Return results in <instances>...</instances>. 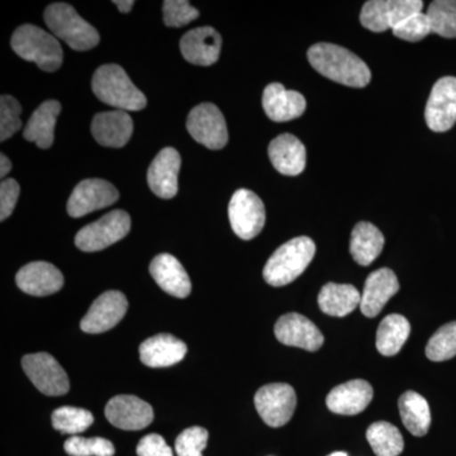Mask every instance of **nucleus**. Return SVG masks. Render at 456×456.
<instances>
[{"instance_id":"f257e3e1","label":"nucleus","mask_w":456,"mask_h":456,"mask_svg":"<svg viewBox=\"0 0 456 456\" xmlns=\"http://www.w3.org/2000/svg\"><path fill=\"white\" fill-rule=\"evenodd\" d=\"M308 61L327 79L353 88H364L371 79L368 65L344 47L316 44L308 50Z\"/></svg>"},{"instance_id":"f03ea898","label":"nucleus","mask_w":456,"mask_h":456,"mask_svg":"<svg viewBox=\"0 0 456 456\" xmlns=\"http://www.w3.org/2000/svg\"><path fill=\"white\" fill-rule=\"evenodd\" d=\"M316 245L307 236L285 242L269 257L263 277L272 287H284L301 277L314 260Z\"/></svg>"},{"instance_id":"7ed1b4c3","label":"nucleus","mask_w":456,"mask_h":456,"mask_svg":"<svg viewBox=\"0 0 456 456\" xmlns=\"http://www.w3.org/2000/svg\"><path fill=\"white\" fill-rule=\"evenodd\" d=\"M92 88L99 101L118 110H141L147 104L145 94L119 65L101 66L93 77Z\"/></svg>"},{"instance_id":"20e7f679","label":"nucleus","mask_w":456,"mask_h":456,"mask_svg":"<svg viewBox=\"0 0 456 456\" xmlns=\"http://www.w3.org/2000/svg\"><path fill=\"white\" fill-rule=\"evenodd\" d=\"M12 49L18 56L35 62L41 70L53 73L62 65L64 53L59 41L40 27L23 25L12 37Z\"/></svg>"},{"instance_id":"39448f33","label":"nucleus","mask_w":456,"mask_h":456,"mask_svg":"<svg viewBox=\"0 0 456 456\" xmlns=\"http://www.w3.org/2000/svg\"><path fill=\"white\" fill-rule=\"evenodd\" d=\"M44 20L51 32L75 51L92 50L99 44L97 29L84 20L70 4L53 3L45 11Z\"/></svg>"},{"instance_id":"423d86ee","label":"nucleus","mask_w":456,"mask_h":456,"mask_svg":"<svg viewBox=\"0 0 456 456\" xmlns=\"http://www.w3.org/2000/svg\"><path fill=\"white\" fill-rule=\"evenodd\" d=\"M130 230V215L118 209L83 227L75 236V245L84 253H95L121 241L128 235Z\"/></svg>"},{"instance_id":"0eeeda50","label":"nucleus","mask_w":456,"mask_h":456,"mask_svg":"<svg viewBox=\"0 0 456 456\" xmlns=\"http://www.w3.org/2000/svg\"><path fill=\"white\" fill-rule=\"evenodd\" d=\"M228 218L233 232L240 239L253 240L265 224V207L254 191L239 189L228 204Z\"/></svg>"},{"instance_id":"6e6552de","label":"nucleus","mask_w":456,"mask_h":456,"mask_svg":"<svg viewBox=\"0 0 456 456\" xmlns=\"http://www.w3.org/2000/svg\"><path fill=\"white\" fill-rule=\"evenodd\" d=\"M255 407L263 421L270 428H281L293 417L297 395L287 383H273L261 387L254 398Z\"/></svg>"},{"instance_id":"1a4fd4ad","label":"nucleus","mask_w":456,"mask_h":456,"mask_svg":"<svg viewBox=\"0 0 456 456\" xmlns=\"http://www.w3.org/2000/svg\"><path fill=\"white\" fill-rule=\"evenodd\" d=\"M424 8L421 0H369L360 13V22L373 32L395 28L398 23Z\"/></svg>"},{"instance_id":"9d476101","label":"nucleus","mask_w":456,"mask_h":456,"mask_svg":"<svg viewBox=\"0 0 456 456\" xmlns=\"http://www.w3.org/2000/svg\"><path fill=\"white\" fill-rule=\"evenodd\" d=\"M22 367L33 386L44 395H64L70 389L68 374L50 354H29L22 359Z\"/></svg>"},{"instance_id":"9b49d317","label":"nucleus","mask_w":456,"mask_h":456,"mask_svg":"<svg viewBox=\"0 0 456 456\" xmlns=\"http://www.w3.org/2000/svg\"><path fill=\"white\" fill-rule=\"evenodd\" d=\"M187 128L200 145L221 150L227 145L228 131L224 114L212 103L194 107L188 116Z\"/></svg>"},{"instance_id":"f8f14e48","label":"nucleus","mask_w":456,"mask_h":456,"mask_svg":"<svg viewBox=\"0 0 456 456\" xmlns=\"http://www.w3.org/2000/svg\"><path fill=\"white\" fill-rule=\"evenodd\" d=\"M118 200V191L107 180H83L75 187L69 198L68 213L73 218H80L98 209L112 206Z\"/></svg>"},{"instance_id":"ddd939ff","label":"nucleus","mask_w":456,"mask_h":456,"mask_svg":"<svg viewBox=\"0 0 456 456\" xmlns=\"http://www.w3.org/2000/svg\"><path fill=\"white\" fill-rule=\"evenodd\" d=\"M128 302L125 294L118 290H108L102 294L83 317L80 329L86 334H103L121 322L127 314Z\"/></svg>"},{"instance_id":"4468645a","label":"nucleus","mask_w":456,"mask_h":456,"mask_svg":"<svg viewBox=\"0 0 456 456\" xmlns=\"http://www.w3.org/2000/svg\"><path fill=\"white\" fill-rule=\"evenodd\" d=\"M425 119L434 132H446L456 123V77H441L431 90Z\"/></svg>"},{"instance_id":"2eb2a0df","label":"nucleus","mask_w":456,"mask_h":456,"mask_svg":"<svg viewBox=\"0 0 456 456\" xmlns=\"http://www.w3.org/2000/svg\"><path fill=\"white\" fill-rule=\"evenodd\" d=\"M106 417L114 428L139 431L151 425L154 411L147 402L134 395H117L106 407Z\"/></svg>"},{"instance_id":"dca6fc26","label":"nucleus","mask_w":456,"mask_h":456,"mask_svg":"<svg viewBox=\"0 0 456 456\" xmlns=\"http://www.w3.org/2000/svg\"><path fill=\"white\" fill-rule=\"evenodd\" d=\"M274 334L281 344L312 353L320 350L325 341L318 327L299 314H287L279 318L275 323Z\"/></svg>"},{"instance_id":"f3484780","label":"nucleus","mask_w":456,"mask_h":456,"mask_svg":"<svg viewBox=\"0 0 456 456\" xmlns=\"http://www.w3.org/2000/svg\"><path fill=\"white\" fill-rule=\"evenodd\" d=\"M180 165L182 158L173 147H165L156 155L147 171V183L152 193L163 200H171L178 194Z\"/></svg>"},{"instance_id":"a211bd4d","label":"nucleus","mask_w":456,"mask_h":456,"mask_svg":"<svg viewBox=\"0 0 456 456\" xmlns=\"http://www.w3.org/2000/svg\"><path fill=\"white\" fill-rule=\"evenodd\" d=\"M222 38L212 27L191 29L180 40V51L193 65L211 66L220 59Z\"/></svg>"},{"instance_id":"6ab92c4d","label":"nucleus","mask_w":456,"mask_h":456,"mask_svg":"<svg viewBox=\"0 0 456 456\" xmlns=\"http://www.w3.org/2000/svg\"><path fill=\"white\" fill-rule=\"evenodd\" d=\"M16 283L22 292L45 297L57 293L64 287V275L53 264L35 261L18 272Z\"/></svg>"},{"instance_id":"aec40b11","label":"nucleus","mask_w":456,"mask_h":456,"mask_svg":"<svg viewBox=\"0 0 456 456\" xmlns=\"http://www.w3.org/2000/svg\"><path fill=\"white\" fill-rule=\"evenodd\" d=\"M373 387L362 379L340 384L329 393L326 404L336 415L354 416L362 412L373 399Z\"/></svg>"},{"instance_id":"412c9836","label":"nucleus","mask_w":456,"mask_h":456,"mask_svg":"<svg viewBox=\"0 0 456 456\" xmlns=\"http://www.w3.org/2000/svg\"><path fill=\"white\" fill-rule=\"evenodd\" d=\"M398 290L399 281L395 272L388 268L375 270L365 281L360 310L364 316L377 317Z\"/></svg>"},{"instance_id":"4be33fe9","label":"nucleus","mask_w":456,"mask_h":456,"mask_svg":"<svg viewBox=\"0 0 456 456\" xmlns=\"http://www.w3.org/2000/svg\"><path fill=\"white\" fill-rule=\"evenodd\" d=\"M134 132V121L125 110L95 114L92 134L99 145L119 149L127 145Z\"/></svg>"},{"instance_id":"5701e85b","label":"nucleus","mask_w":456,"mask_h":456,"mask_svg":"<svg viewBox=\"0 0 456 456\" xmlns=\"http://www.w3.org/2000/svg\"><path fill=\"white\" fill-rule=\"evenodd\" d=\"M263 107L266 116L274 122H287L305 113V99L296 90H287L281 84H269L264 90Z\"/></svg>"},{"instance_id":"b1692460","label":"nucleus","mask_w":456,"mask_h":456,"mask_svg":"<svg viewBox=\"0 0 456 456\" xmlns=\"http://www.w3.org/2000/svg\"><path fill=\"white\" fill-rule=\"evenodd\" d=\"M150 274L164 292L176 298H187L191 292L188 273L173 255H158L150 264Z\"/></svg>"},{"instance_id":"393cba45","label":"nucleus","mask_w":456,"mask_h":456,"mask_svg":"<svg viewBox=\"0 0 456 456\" xmlns=\"http://www.w3.org/2000/svg\"><path fill=\"white\" fill-rule=\"evenodd\" d=\"M187 353V345L169 334L147 338L140 346L141 362L149 368H167L178 364Z\"/></svg>"},{"instance_id":"a878e982","label":"nucleus","mask_w":456,"mask_h":456,"mask_svg":"<svg viewBox=\"0 0 456 456\" xmlns=\"http://www.w3.org/2000/svg\"><path fill=\"white\" fill-rule=\"evenodd\" d=\"M269 158L279 173L297 176L303 173L307 161V152L301 141L289 134L275 137L269 145Z\"/></svg>"},{"instance_id":"bb28decb","label":"nucleus","mask_w":456,"mask_h":456,"mask_svg":"<svg viewBox=\"0 0 456 456\" xmlns=\"http://www.w3.org/2000/svg\"><path fill=\"white\" fill-rule=\"evenodd\" d=\"M60 112V102H44L27 123L23 137L29 142H35L42 150L50 149L55 140L56 121Z\"/></svg>"},{"instance_id":"cd10ccee","label":"nucleus","mask_w":456,"mask_h":456,"mask_svg":"<svg viewBox=\"0 0 456 456\" xmlns=\"http://www.w3.org/2000/svg\"><path fill=\"white\" fill-rule=\"evenodd\" d=\"M362 294L354 285L327 283L318 294V305L331 317H345L360 307Z\"/></svg>"},{"instance_id":"c85d7f7f","label":"nucleus","mask_w":456,"mask_h":456,"mask_svg":"<svg viewBox=\"0 0 456 456\" xmlns=\"http://www.w3.org/2000/svg\"><path fill=\"white\" fill-rule=\"evenodd\" d=\"M383 246V233L370 222H359L354 227L350 240V254L359 265H370L382 254Z\"/></svg>"},{"instance_id":"c756f323","label":"nucleus","mask_w":456,"mask_h":456,"mask_svg":"<svg viewBox=\"0 0 456 456\" xmlns=\"http://www.w3.org/2000/svg\"><path fill=\"white\" fill-rule=\"evenodd\" d=\"M402 422L413 436L428 435L431 426V411L428 401L421 395L408 391L398 401Z\"/></svg>"},{"instance_id":"7c9ffc66","label":"nucleus","mask_w":456,"mask_h":456,"mask_svg":"<svg viewBox=\"0 0 456 456\" xmlns=\"http://www.w3.org/2000/svg\"><path fill=\"white\" fill-rule=\"evenodd\" d=\"M411 334V325L402 314H389L378 327L377 349L384 356H395L406 344Z\"/></svg>"},{"instance_id":"2f4dec72","label":"nucleus","mask_w":456,"mask_h":456,"mask_svg":"<svg viewBox=\"0 0 456 456\" xmlns=\"http://www.w3.org/2000/svg\"><path fill=\"white\" fill-rule=\"evenodd\" d=\"M367 439L377 456H398L404 449L401 431L389 422H374L369 426Z\"/></svg>"},{"instance_id":"473e14b6","label":"nucleus","mask_w":456,"mask_h":456,"mask_svg":"<svg viewBox=\"0 0 456 456\" xmlns=\"http://www.w3.org/2000/svg\"><path fill=\"white\" fill-rule=\"evenodd\" d=\"M431 31L445 38L456 37V2L455 0H436L428 9Z\"/></svg>"},{"instance_id":"72a5a7b5","label":"nucleus","mask_w":456,"mask_h":456,"mask_svg":"<svg viewBox=\"0 0 456 456\" xmlns=\"http://www.w3.org/2000/svg\"><path fill=\"white\" fill-rule=\"evenodd\" d=\"M94 422V417L88 410L77 407H60L53 411V426L61 434H82Z\"/></svg>"},{"instance_id":"f704fd0d","label":"nucleus","mask_w":456,"mask_h":456,"mask_svg":"<svg viewBox=\"0 0 456 456\" xmlns=\"http://www.w3.org/2000/svg\"><path fill=\"white\" fill-rule=\"evenodd\" d=\"M426 356L431 362H446L456 356V321L440 327L428 340Z\"/></svg>"},{"instance_id":"c9c22d12","label":"nucleus","mask_w":456,"mask_h":456,"mask_svg":"<svg viewBox=\"0 0 456 456\" xmlns=\"http://www.w3.org/2000/svg\"><path fill=\"white\" fill-rule=\"evenodd\" d=\"M64 449L70 456H113L116 452L113 444L103 437L73 436L65 441Z\"/></svg>"},{"instance_id":"e433bc0d","label":"nucleus","mask_w":456,"mask_h":456,"mask_svg":"<svg viewBox=\"0 0 456 456\" xmlns=\"http://www.w3.org/2000/svg\"><path fill=\"white\" fill-rule=\"evenodd\" d=\"M22 107L16 98L2 95L0 98V141L11 139L22 127Z\"/></svg>"},{"instance_id":"4c0bfd02","label":"nucleus","mask_w":456,"mask_h":456,"mask_svg":"<svg viewBox=\"0 0 456 456\" xmlns=\"http://www.w3.org/2000/svg\"><path fill=\"white\" fill-rule=\"evenodd\" d=\"M392 31L395 37L408 42L424 40V38L428 37L432 32L430 20H428V16L422 13V12L407 17L406 20L398 23Z\"/></svg>"},{"instance_id":"58836bf2","label":"nucleus","mask_w":456,"mask_h":456,"mask_svg":"<svg viewBox=\"0 0 456 456\" xmlns=\"http://www.w3.org/2000/svg\"><path fill=\"white\" fill-rule=\"evenodd\" d=\"M208 431L200 426H193L179 435L175 441L178 456H203V450L208 443Z\"/></svg>"},{"instance_id":"ea45409f","label":"nucleus","mask_w":456,"mask_h":456,"mask_svg":"<svg viewBox=\"0 0 456 456\" xmlns=\"http://www.w3.org/2000/svg\"><path fill=\"white\" fill-rule=\"evenodd\" d=\"M164 22L167 27H183L200 17L198 9L191 7L185 0H167L164 2Z\"/></svg>"},{"instance_id":"a19ab883","label":"nucleus","mask_w":456,"mask_h":456,"mask_svg":"<svg viewBox=\"0 0 456 456\" xmlns=\"http://www.w3.org/2000/svg\"><path fill=\"white\" fill-rule=\"evenodd\" d=\"M20 184L14 179L3 180L0 184V221H5L14 211L18 197H20Z\"/></svg>"},{"instance_id":"79ce46f5","label":"nucleus","mask_w":456,"mask_h":456,"mask_svg":"<svg viewBox=\"0 0 456 456\" xmlns=\"http://www.w3.org/2000/svg\"><path fill=\"white\" fill-rule=\"evenodd\" d=\"M139 456H174L173 450L167 445L163 436L150 434L141 439L136 449Z\"/></svg>"},{"instance_id":"37998d69","label":"nucleus","mask_w":456,"mask_h":456,"mask_svg":"<svg viewBox=\"0 0 456 456\" xmlns=\"http://www.w3.org/2000/svg\"><path fill=\"white\" fill-rule=\"evenodd\" d=\"M12 163L4 154L0 155V176L4 178L5 175L11 171Z\"/></svg>"},{"instance_id":"c03bdc74","label":"nucleus","mask_w":456,"mask_h":456,"mask_svg":"<svg viewBox=\"0 0 456 456\" xmlns=\"http://www.w3.org/2000/svg\"><path fill=\"white\" fill-rule=\"evenodd\" d=\"M113 3L117 5V8L119 9V12H122V13H128L134 5V2H132V0H118V2L116 0V2Z\"/></svg>"},{"instance_id":"a18cd8bd","label":"nucleus","mask_w":456,"mask_h":456,"mask_svg":"<svg viewBox=\"0 0 456 456\" xmlns=\"http://www.w3.org/2000/svg\"><path fill=\"white\" fill-rule=\"evenodd\" d=\"M329 456H347V454H346V452H334V454H331Z\"/></svg>"}]
</instances>
